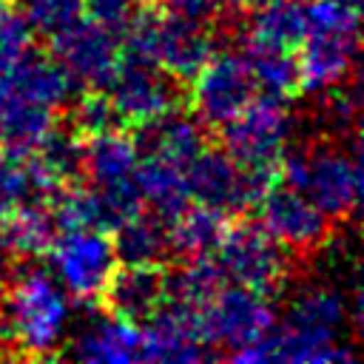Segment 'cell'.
Segmentation results:
<instances>
[{"instance_id": "6da1fadb", "label": "cell", "mask_w": 364, "mask_h": 364, "mask_svg": "<svg viewBox=\"0 0 364 364\" xmlns=\"http://www.w3.org/2000/svg\"><path fill=\"white\" fill-rule=\"evenodd\" d=\"M0 307L9 344H14L17 353L46 358L63 344L71 307L63 284L46 267L26 264L9 276Z\"/></svg>"}, {"instance_id": "7a4b0ae2", "label": "cell", "mask_w": 364, "mask_h": 364, "mask_svg": "<svg viewBox=\"0 0 364 364\" xmlns=\"http://www.w3.org/2000/svg\"><path fill=\"white\" fill-rule=\"evenodd\" d=\"M299 46V88L304 94L321 97L341 85L358 54V9L338 0L307 3V31Z\"/></svg>"}, {"instance_id": "3957f363", "label": "cell", "mask_w": 364, "mask_h": 364, "mask_svg": "<svg viewBox=\"0 0 364 364\" xmlns=\"http://www.w3.org/2000/svg\"><path fill=\"white\" fill-rule=\"evenodd\" d=\"M284 185L304 193L324 216L347 219L358 205L361 168H358V136H350V151L341 145H307L284 151L279 159Z\"/></svg>"}, {"instance_id": "277c9868", "label": "cell", "mask_w": 364, "mask_h": 364, "mask_svg": "<svg viewBox=\"0 0 364 364\" xmlns=\"http://www.w3.org/2000/svg\"><path fill=\"white\" fill-rule=\"evenodd\" d=\"M182 173H185L188 196L196 205L213 208L225 216L256 208L276 179V171L242 168L222 148H208V145L182 165Z\"/></svg>"}, {"instance_id": "5b68a950", "label": "cell", "mask_w": 364, "mask_h": 364, "mask_svg": "<svg viewBox=\"0 0 364 364\" xmlns=\"http://www.w3.org/2000/svg\"><path fill=\"white\" fill-rule=\"evenodd\" d=\"M222 131V151L233 156L242 168L279 171V159L287 151L293 119L282 100L253 97L236 117H230Z\"/></svg>"}, {"instance_id": "8992f818", "label": "cell", "mask_w": 364, "mask_h": 364, "mask_svg": "<svg viewBox=\"0 0 364 364\" xmlns=\"http://www.w3.org/2000/svg\"><path fill=\"white\" fill-rule=\"evenodd\" d=\"M46 253L51 256V276L63 284L65 293L85 304L102 299V290L119 264L111 236L97 228L63 230L54 236Z\"/></svg>"}, {"instance_id": "52a82bcc", "label": "cell", "mask_w": 364, "mask_h": 364, "mask_svg": "<svg viewBox=\"0 0 364 364\" xmlns=\"http://www.w3.org/2000/svg\"><path fill=\"white\" fill-rule=\"evenodd\" d=\"M276 324V313L264 293L233 284L222 287L208 304H202V333L219 355H233L247 344L259 341Z\"/></svg>"}, {"instance_id": "ba28073f", "label": "cell", "mask_w": 364, "mask_h": 364, "mask_svg": "<svg viewBox=\"0 0 364 364\" xmlns=\"http://www.w3.org/2000/svg\"><path fill=\"white\" fill-rule=\"evenodd\" d=\"M216 253H219L216 262L228 282L259 293L279 287L287 273L284 247L262 225L242 222L236 228H228Z\"/></svg>"}, {"instance_id": "9c48e42d", "label": "cell", "mask_w": 364, "mask_h": 364, "mask_svg": "<svg viewBox=\"0 0 364 364\" xmlns=\"http://www.w3.org/2000/svg\"><path fill=\"white\" fill-rule=\"evenodd\" d=\"M102 91H108V100L119 114L122 125L148 122L179 105V80H173L156 63H145V60L117 63Z\"/></svg>"}, {"instance_id": "30bf717a", "label": "cell", "mask_w": 364, "mask_h": 364, "mask_svg": "<svg viewBox=\"0 0 364 364\" xmlns=\"http://www.w3.org/2000/svg\"><path fill=\"white\" fill-rule=\"evenodd\" d=\"M193 117L208 128L225 125L230 117H236L253 97L256 85L250 80V71L242 60V54H213L196 74H193Z\"/></svg>"}, {"instance_id": "8fae6325", "label": "cell", "mask_w": 364, "mask_h": 364, "mask_svg": "<svg viewBox=\"0 0 364 364\" xmlns=\"http://www.w3.org/2000/svg\"><path fill=\"white\" fill-rule=\"evenodd\" d=\"M151 324L142 327V361H208L219 353L205 341L202 333V307L165 299L151 316Z\"/></svg>"}, {"instance_id": "7c38bea8", "label": "cell", "mask_w": 364, "mask_h": 364, "mask_svg": "<svg viewBox=\"0 0 364 364\" xmlns=\"http://www.w3.org/2000/svg\"><path fill=\"white\" fill-rule=\"evenodd\" d=\"M51 57L65 68V74L77 85L105 88L117 63H119V43L114 31L102 28L94 20L77 17L63 31L51 34Z\"/></svg>"}, {"instance_id": "4fadbf2b", "label": "cell", "mask_w": 364, "mask_h": 364, "mask_svg": "<svg viewBox=\"0 0 364 364\" xmlns=\"http://www.w3.org/2000/svg\"><path fill=\"white\" fill-rule=\"evenodd\" d=\"M256 208L259 225L287 250H313L330 236V216L290 185L273 182Z\"/></svg>"}, {"instance_id": "5bb4252c", "label": "cell", "mask_w": 364, "mask_h": 364, "mask_svg": "<svg viewBox=\"0 0 364 364\" xmlns=\"http://www.w3.org/2000/svg\"><path fill=\"white\" fill-rule=\"evenodd\" d=\"M242 364H330V361H355V350L344 341L338 344L336 336H313L301 330H270L259 341L247 344L245 350L228 355Z\"/></svg>"}, {"instance_id": "9a60e30c", "label": "cell", "mask_w": 364, "mask_h": 364, "mask_svg": "<svg viewBox=\"0 0 364 364\" xmlns=\"http://www.w3.org/2000/svg\"><path fill=\"white\" fill-rule=\"evenodd\" d=\"M65 353L82 364H134L142 361V327L114 313L97 316L74 333Z\"/></svg>"}, {"instance_id": "2e32d148", "label": "cell", "mask_w": 364, "mask_h": 364, "mask_svg": "<svg viewBox=\"0 0 364 364\" xmlns=\"http://www.w3.org/2000/svg\"><path fill=\"white\" fill-rule=\"evenodd\" d=\"M213 34L208 31V23L179 17V14H162L159 23V40H156V65L168 71L173 80L188 82L193 74L213 57Z\"/></svg>"}, {"instance_id": "e0dca14e", "label": "cell", "mask_w": 364, "mask_h": 364, "mask_svg": "<svg viewBox=\"0 0 364 364\" xmlns=\"http://www.w3.org/2000/svg\"><path fill=\"white\" fill-rule=\"evenodd\" d=\"M77 82L65 74V68L40 51H26L3 77H0V91L46 105V108H60L71 100Z\"/></svg>"}, {"instance_id": "ac0fdd59", "label": "cell", "mask_w": 364, "mask_h": 364, "mask_svg": "<svg viewBox=\"0 0 364 364\" xmlns=\"http://www.w3.org/2000/svg\"><path fill=\"white\" fill-rule=\"evenodd\" d=\"M102 301L114 316L148 318L165 301V270L159 264H122L111 273Z\"/></svg>"}, {"instance_id": "d6986e66", "label": "cell", "mask_w": 364, "mask_h": 364, "mask_svg": "<svg viewBox=\"0 0 364 364\" xmlns=\"http://www.w3.org/2000/svg\"><path fill=\"white\" fill-rule=\"evenodd\" d=\"M134 142L142 154L165 156L176 165H185L188 159H193L205 148L208 136H205V125L193 114L171 108V111H165L148 122H139Z\"/></svg>"}, {"instance_id": "ffe728a7", "label": "cell", "mask_w": 364, "mask_h": 364, "mask_svg": "<svg viewBox=\"0 0 364 364\" xmlns=\"http://www.w3.org/2000/svg\"><path fill=\"white\" fill-rule=\"evenodd\" d=\"M134 185H136L139 199L148 202V208L165 222L179 216L191 202L182 165L165 156H154V154L139 156L134 168Z\"/></svg>"}, {"instance_id": "44dd1931", "label": "cell", "mask_w": 364, "mask_h": 364, "mask_svg": "<svg viewBox=\"0 0 364 364\" xmlns=\"http://www.w3.org/2000/svg\"><path fill=\"white\" fill-rule=\"evenodd\" d=\"M139 148L119 128L82 139V176L88 185H119L134 179Z\"/></svg>"}, {"instance_id": "7402d4cb", "label": "cell", "mask_w": 364, "mask_h": 364, "mask_svg": "<svg viewBox=\"0 0 364 364\" xmlns=\"http://www.w3.org/2000/svg\"><path fill=\"white\" fill-rule=\"evenodd\" d=\"M242 60L250 71L256 91H262V97L287 102L299 91V60L290 48L247 37Z\"/></svg>"}, {"instance_id": "603a6c76", "label": "cell", "mask_w": 364, "mask_h": 364, "mask_svg": "<svg viewBox=\"0 0 364 364\" xmlns=\"http://www.w3.org/2000/svg\"><path fill=\"white\" fill-rule=\"evenodd\" d=\"M344 321H347L344 293L327 284H307L296 290V296L290 299L282 327L313 336H336L344 327Z\"/></svg>"}, {"instance_id": "cb8c5ba5", "label": "cell", "mask_w": 364, "mask_h": 364, "mask_svg": "<svg viewBox=\"0 0 364 364\" xmlns=\"http://www.w3.org/2000/svg\"><path fill=\"white\" fill-rule=\"evenodd\" d=\"M54 125V111L0 91V148L11 156H31Z\"/></svg>"}, {"instance_id": "d4e9b609", "label": "cell", "mask_w": 364, "mask_h": 364, "mask_svg": "<svg viewBox=\"0 0 364 364\" xmlns=\"http://www.w3.org/2000/svg\"><path fill=\"white\" fill-rule=\"evenodd\" d=\"M228 230L225 213L196 205L185 208L179 216L171 219L168 228V253H176L179 259H199L216 253L222 236Z\"/></svg>"}, {"instance_id": "484cf974", "label": "cell", "mask_w": 364, "mask_h": 364, "mask_svg": "<svg viewBox=\"0 0 364 364\" xmlns=\"http://www.w3.org/2000/svg\"><path fill=\"white\" fill-rule=\"evenodd\" d=\"M57 225L43 202H28L6 219H0V253L6 256H40L51 247Z\"/></svg>"}, {"instance_id": "4316f807", "label": "cell", "mask_w": 364, "mask_h": 364, "mask_svg": "<svg viewBox=\"0 0 364 364\" xmlns=\"http://www.w3.org/2000/svg\"><path fill=\"white\" fill-rule=\"evenodd\" d=\"M111 233L119 264H159V259L168 253V225L156 213L136 210Z\"/></svg>"}, {"instance_id": "83f0119b", "label": "cell", "mask_w": 364, "mask_h": 364, "mask_svg": "<svg viewBox=\"0 0 364 364\" xmlns=\"http://www.w3.org/2000/svg\"><path fill=\"white\" fill-rule=\"evenodd\" d=\"M307 31V3L301 0H264L250 20V37L296 51Z\"/></svg>"}, {"instance_id": "f1b7e54d", "label": "cell", "mask_w": 364, "mask_h": 364, "mask_svg": "<svg viewBox=\"0 0 364 364\" xmlns=\"http://www.w3.org/2000/svg\"><path fill=\"white\" fill-rule=\"evenodd\" d=\"M222 287H225V273L219 262L208 256L185 259V264H176L171 273H165V299L185 301L193 307L208 304Z\"/></svg>"}, {"instance_id": "f546056e", "label": "cell", "mask_w": 364, "mask_h": 364, "mask_svg": "<svg viewBox=\"0 0 364 364\" xmlns=\"http://www.w3.org/2000/svg\"><path fill=\"white\" fill-rule=\"evenodd\" d=\"M31 159L46 168L60 185L77 182L82 176V134L74 125H51L48 134L34 148Z\"/></svg>"}, {"instance_id": "4dcf8cb0", "label": "cell", "mask_w": 364, "mask_h": 364, "mask_svg": "<svg viewBox=\"0 0 364 364\" xmlns=\"http://www.w3.org/2000/svg\"><path fill=\"white\" fill-rule=\"evenodd\" d=\"M28 202H40L31 168L20 156H11L3 151L0 154V219H6L9 213H14Z\"/></svg>"}, {"instance_id": "1f68e13d", "label": "cell", "mask_w": 364, "mask_h": 364, "mask_svg": "<svg viewBox=\"0 0 364 364\" xmlns=\"http://www.w3.org/2000/svg\"><path fill=\"white\" fill-rule=\"evenodd\" d=\"M159 23L162 14L156 9H134L128 23L119 28V48L125 60H145L156 63V40H159Z\"/></svg>"}, {"instance_id": "d6a6232c", "label": "cell", "mask_w": 364, "mask_h": 364, "mask_svg": "<svg viewBox=\"0 0 364 364\" xmlns=\"http://www.w3.org/2000/svg\"><path fill=\"white\" fill-rule=\"evenodd\" d=\"M20 3L31 31L46 37L63 31L77 17H82V0H20Z\"/></svg>"}, {"instance_id": "836d02e7", "label": "cell", "mask_w": 364, "mask_h": 364, "mask_svg": "<svg viewBox=\"0 0 364 364\" xmlns=\"http://www.w3.org/2000/svg\"><path fill=\"white\" fill-rule=\"evenodd\" d=\"M71 125L82 134V136H91V134H102V131H111V128H119V114L114 111L108 94H102V88H91L88 94H82L71 111Z\"/></svg>"}, {"instance_id": "e575fe53", "label": "cell", "mask_w": 364, "mask_h": 364, "mask_svg": "<svg viewBox=\"0 0 364 364\" xmlns=\"http://www.w3.org/2000/svg\"><path fill=\"white\" fill-rule=\"evenodd\" d=\"M31 26L23 17V11L9 9L6 3L0 6V77L31 48Z\"/></svg>"}, {"instance_id": "d590c367", "label": "cell", "mask_w": 364, "mask_h": 364, "mask_svg": "<svg viewBox=\"0 0 364 364\" xmlns=\"http://www.w3.org/2000/svg\"><path fill=\"white\" fill-rule=\"evenodd\" d=\"M324 119L341 131V134H355V122H358V85L344 88L336 85L327 91V102H324Z\"/></svg>"}, {"instance_id": "8d00e7d4", "label": "cell", "mask_w": 364, "mask_h": 364, "mask_svg": "<svg viewBox=\"0 0 364 364\" xmlns=\"http://www.w3.org/2000/svg\"><path fill=\"white\" fill-rule=\"evenodd\" d=\"M134 9H136V0H82V11L88 14V20L100 23L114 34H119V28L128 23Z\"/></svg>"}, {"instance_id": "74e56055", "label": "cell", "mask_w": 364, "mask_h": 364, "mask_svg": "<svg viewBox=\"0 0 364 364\" xmlns=\"http://www.w3.org/2000/svg\"><path fill=\"white\" fill-rule=\"evenodd\" d=\"M171 14L191 17L199 23H210L225 14V0H165Z\"/></svg>"}, {"instance_id": "f35d334b", "label": "cell", "mask_w": 364, "mask_h": 364, "mask_svg": "<svg viewBox=\"0 0 364 364\" xmlns=\"http://www.w3.org/2000/svg\"><path fill=\"white\" fill-rule=\"evenodd\" d=\"M6 259H9V256H6V253H0V299H3V290H6L9 276H11V273H9L11 267H9V262H6Z\"/></svg>"}, {"instance_id": "ab89813d", "label": "cell", "mask_w": 364, "mask_h": 364, "mask_svg": "<svg viewBox=\"0 0 364 364\" xmlns=\"http://www.w3.org/2000/svg\"><path fill=\"white\" fill-rule=\"evenodd\" d=\"M9 355V336H6V327L0 324V358Z\"/></svg>"}, {"instance_id": "60d3db41", "label": "cell", "mask_w": 364, "mask_h": 364, "mask_svg": "<svg viewBox=\"0 0 364 364\" xmlns=\"http://www.w3.org/2000/svg\"><path fill=\"white\" fill-rule=\"evenodd\" d=\"M236 3H242V6H253V9H256V6H262L264 0H236Z\"/></svg>"}, {"instance_id": "b9f144b4", "label": "cell", "mask_w": 364, "mask_h": 364, "mask_svg": "<svg viewBox=\"0 0 364 364\" xmlns=\"http://www.w3.org/2000/svg\"><path fill=\"white\" fill-rule=\"evenodd\" d=\"M338 3H344V6H350V9H358V6H361V0H338Z\"/></svg>"}, {"instance_id": "7bdbcfd3", "label": "cell", "mask_w": 364, "mask_h": 364, "mask_svg": "<svg viewBox=\"0 0 364 364\" xmlns=\"http://www.w3.org/2000/svg\"><path fill=\"white\" fill-rule=\"evenodd\" d=\"M3 3H6V0H0V6H3Z\"/></svg>"}]
</instances>
